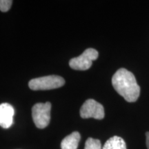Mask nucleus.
<instances>
[{
    "mask_svg": "<svg viewBox=\"0 0 149 149\" xmlns=\"http://www.w3.org/2000/svg\"><path fill=\"white\" fill-rule=\"evenodd\" d=\"M80 116L83 119L92 118L102 120L105 116L104 107L95 100L89 99L86 100L80 109Z\"/></svg>",
    "mask_w": 149,
    "mask_h": 149,
    "instance_id": "5",
    "label": "nucleus"
},
{
    "mask_svg": "<svg viewBox=\"0 0 149 149\" xmlns=\"http://www.w3.org/2000/svg\"><path fill=\"white\" fill-rule=\"evenodd\" d=\"M51 104L37 103L32 109V116L35 126L38 128H44L48 126L51 120Z\"/></svg>",
    "mask_w": 149,
    "mask_h": 149,
    "instance_id": "3",
    "label": "nucleus"
},
{
    "mask_svg": "<svg viewBox=\"0 0 149 149\" xmlns=\"http://www.w3.org/2000/svg\"><path fill=\"white\" fill-rule=\"evenodd\" d=\"M14 115V108L10 104H0V126L6 129L10 128L13 124Z\"/></svg>",
    "mask_w": 149,
    "mask_h": 149,
    "instance_id": "6",
    "label": "nucleus"
},
{
    "mask_svg": "<svg viewBox=\"0 0 149 149\" xmlns=\"http://www.w3.org/2000/svg\"><path fill=\"white\" fill-rule=\"evenodd\" d=\"M81 138L79 132H73L61 141V149H77Z\"/></svg>",
    "mask_w": 149,
    "mask_h": 149,
    "instance_id": "7",
    "label": "nucleus"
},
{
    "mask_svg": "<svg viewBox=\"0 0 149 149\" xmlns=\"http://www.w3.org/2000/svg\"><path fill=\"white\" fill-rule=\"evenodd\" d=\"M64 84V79L60 76L48 75L31 79L29 86L33 91H46L60 88Z\"/></svg>",
    "mask_w": 149,
    "mask_h": 149,
    "instance_id": "2",
    "label": "nucleus"
},
{
    "mask_svg": "<svg viewBox=\"0 0 149 149\" xmlns=\"http://www.w3.org/2000/svg\"><path fill=\"white\" fill-rule=\"evenodd\" d=\"M113 88L128 102H135L139 98L140 87L135 77L129 70L120 68L112 78Z\"/></svg>",
    "mask_w": 149,
    "mask_h": 149,
    "instance_id": "1",
    "label": "nucleus"
},
{
    "mask_svg": "<svg viewBox=\"0 0 149 149\" xmlns=\"http://www.w3.org/2000/svg\"><path fill=\"white\" fill-rule=\"evenodd\" d=\"M84 149H102V144L99 139L89 137L85 143Z\"/></svg>",
    "mask_w": 149,
    "mask_h": 149,
    "instance_id": "9",
    "label": "nucleus"
},
{
    "mask_svg": "<svg viewBox=\"0 0 149 149\" xmlns=\"http://www.w3.org/2000/svg\"><path fill=\"white\" fill-rule=\"evenodd\" d=\"M102 149H127L125 141L122 137L113 136L106 141Z\"/></svg>",
    "mask_w": 149,
    "mask_h": 149,
    "instance_id": "8",
    "label": "nucleus"
},
{
    "mask_svg": "<svg viewBox=\"0 0 149 149\" xmlns=\"http://www.w3.org/2000/svg\"><path fill=\"white\" fill-rule=\"evenodd\" d=\"M146 146H147V148L149 149V132H147L146 133Z\"/></svg>",
    "mask_w": 149,
    "mask_h": 149,
    "instance_id": "11",
    "label": "nucleus"
},
{
    "mask_svg": "<svg viewBox=\"0 0 149 149\" xmlns=\"http://www.w3.org/2000/svg\"><path fill=\"white\" fill-rule=\"evenodd\" d=\"M98 52L94 48H88L79 57H74L69 61V66L72 69L86 70L91 68L93 61L97 59Z\"/></svg>",
    "mask_w": 149,
    "mask_h": 149,
    "instance_id": "4",
    "label": "nucleus"
},
{
    "mask_svg": "<svg viewBox=\"0 0 149 149\" xmlns=\"http://www.w3.org/2000/svg\"><path fill=\"white\" fill-rule=\"evenodd\" d=\"M12 3L13 1L11 0H0V10L2 12H7L10 10Z\"/></svg>",
    "mask_w": 149,
    "mask_h": 149,
    "instance_id": "10",
    "label": "nucleus"
}]
</instances>
